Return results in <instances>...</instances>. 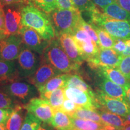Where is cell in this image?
Wrapping results in <instances>:
<instances>
[{
  "instance_id": "20",
  "label": "cell",
  "mask_w": 130,
  "mask_h": 130,
  "mask_svg": "<svg viewBox=\"0 0 130 130\" xmlns=\"http://www.w3.org/2000/svg\"><path fill=\"white\" fill-rule=\"evenodd\" d=\"M96 111L105 124L115 130H123L126 125L124 117L111 113L102 108L96 109Z\"/></svg>"
},
{
  "instance_id": "44",
  "label": "cell",
  "mask_w": 130,
  "mask_h": 130,
  "mask_svg": "<svg viewBox=\"0 0 130 130\" xmlns=\"http://www.w3.org/2000/svg\"><path fill=\"white\" fill-rule=\"evenodd\" d=\"M126 50L123 52L121 56L122 57L130 56V39L126 40Z\"/></svg>"
},
{
  "instance_id": "37",
  "label": "cell",
  "mask_w": 130,
  "mask_h": 130,
  "mask_svg": "<svg viewBox=\"0 0 130 130\" xmlns=\"http://www.w3.org/2000/svg\"><path fill=\"white\" fill-rule=\"evenodd\" d=\"M13 111V108H0V123L6 125Z\"/></svg>"
},
{
  "instance_id": "22",
  "label": "cell",
  "mask_w": 130,
  "mask_h": 130,
  "mask_svg": "<svg viewBox=\"0 0 130 130\" xmlns=\"http://www.w3.org/2000/svg\"><path fill=\"white\" fill-rule=\"evenodd\" d=\"M51 126L58 130H73L72 118L62 110H54Z\"/></svg>"
},
{
  "instance_id": "45",
  "label": "cell",
  "mask_w": 130,
  "mask_h": 130,
  "mask_svg": "<svg viewBox=\"0 0 130 130\" xmlns=\"http://www.w3.org/2000/svg\"><path fill=\"white\" fill-rule=\"evenodd\" d=\"M54 129V128L51 126V125L43 122L42 123L41 126H40V128L37 130H53Z\"/></svg>"
},
{
  "instance_id": "5",
  "label": "cell",
  "mask_w": 130,
  "mask_h": 130,
  "mask_svg": "<svg viewBox=\"0 0 130 130\" xmlns=\"http://www.w3.org/2000/svg\"><path fill=\"white\" fill-rule=\"evenodd\" d=\"M22 45L18 57L17 67L21 79H29L35 74L41 62V56Z\"/></svg>"
},
{
  "instance_id": "7",
  "label": "cell",
  "mask_w": 130,
  "mask_h": 130,
  "mask_svg": "<svg viewBox=\"0 0 130 130\" xmlns=\"http://www.w3.org/2000/svg\"><path fill=\"white\" fill-rule=\"evenodd\" d=\"M84 61H89L98 53L100 47L83 28L76 29L71 35Z\"/></svg>"
},
{
  "instance_id": "29",
  "label": "cell",
  "mask_w": 130,
  "mask_h": 130,
  "mask_svg": "<svg viewBox=\"0 0 130 130\" xmlns=\"http://www.w3.org/2000/svg\"><path fill=\"white\" fill-rule=\"evenodd\" d=\"M90 25L93 27L97 33L100 43V48H113L116 41V38L112 36L101 27L93 24Z\"/></svg>"
},
{
  "instance_id": "17",
  "label": "cell",
  "mask_w": 130,
  "mask_h": 130,
  "mask_svg": "<svg viewBox=\"0 0 130 130\" xmlns=\"http://www.w3.org/2000/svg\"><path fill=\"white\" fill-rule=\"evenodd\" d=\"M62 48L70 59L76 64L80 65L84 61L77 45L71 35L63 33L57 36Z\"/></svg>"
},
{
  "instance_id": "32",
  "label": "cell",
  "mask_w": 130,
  "mask_h": 130,
  "mask_svg": "<svg viewBox=\"0 0 130 130\" xmlns=\"http://www.w3.org/2000/svg\"><path fill=\"white\" fill-rule=\"evenodd\" d=\"M18 102L0 88V108H14Z\"/></svg>"
},
{
  "instance_id": "21",
  "label": "cell",
  "mask_w": 130,
  "mask_h": 130,
  "mask_svg": "<svg viewBox=\"0 0 130 130\" xmlns=\"http://www.w3.org/2000/svg\"><path fill=\"white\" fill-rule=\"evenodd\" d=\"M23 105L18 104L6 124V130H21L27 113Z\"/></svg>"
},
{
  "instance_id": "34",
  "label": "cell",
  "mask_w": 130,
  "mask_h": 130,
  "mask_svg": "<svg viewBox=\"0 0 130 130\" xmlns=\"http://www.w3.org/2000/svg\"><path fill=\"white\" fill-rule=\"evenodd\" d=\"M117 68L130 80V56L123 57Z\"/></svg>"
},
{
  "instance_id": "46",
  "label": "cell",
  "mask_w": 130,
  "mask_h": 130,
  "mask_svg": "<svg viewBox=\"0 0 130 130\" xmlns=\"http://www.w3.org/2000/svg\"><path fill=\"white\" fill-rule=\"evenodd\" d=\"M126 102L130 107V87L126 91Z\"/></svg>"
},
{
  "instance_id": "28",
  "label": "cell",
  "mask_w": 130,
  "mask_h": 130,
  "mask_svg": "<svg viewBox=\"0 0 130 130\" xmlns=\"http://www.w3.org/2000/svg\"><path fill=\"white\" fill-rule=\"evenodd\" d=\"M71 116L74 118H79L83 119L90 120V121L96 122L107 125L102 121L100 115L96 111V109L93 110L90 109V108L79 107L77 108V110Z\"/></svg>"
},
{
  "instance_id": "49",
  "label": "cell",
  "mask_w": 130,
  "mask_h": 130,
  "mask_svg": "<svg viewBox=\"0 0 130 130\" xmlns=\"http://www.w3.org/2000/svg\"><path fill=\"white\" fill-rule=\"evenodd\" d=\"M0 130H6V125L0 123Z\"/></svg>"
},
{
  "instance_id": "24",
  "label": "cell",
  "mask_w": 130,
  "mask_h": 130,
  "mask_svg": "<svg viewBox=\"0 0 130 130\" xmlns=\"http://www.w3.org/2000/svg\"><path fill=\"white\" fill-rule=\"evenodd\" d=\"M72 73L69 74L65 87L79 89L81 91L90 94L93 96H96L95 92H93L90 86L86 83L80 75L77 74H72Z\"/></svg>"
},
{
  "instance_id": "9",
  "label": "cell",
  "mask_w": 130,
  "mask_h": 130,
  "mask_svg": "<svg viewBox=\"0 0 130 130\" xmlns=\"http://www.w3.org/2000/svg\"><path fill=\"white\" fill-rule=\"evenodd\" d=\"M96 99L101 106L100 108L111 113L124 118L130 113V107L127 102L108 96L101 90L96 91Z\"/></svg>"
},
{
  "instance_id": "39",
  "label": "cell",
  "mask_w": 130,
  "mask_h": 130,
  "mask_svg": "<svg viewBox=\"0 0 130 130\" xmlns=\"http://www.w3.org/2000/svg\"><path fill=\"white\" fill-rule=\"evenodd\" d=\"M58 8L61 9H75L73 0H57Z\"/></svg>"
},
{
  "instance_id": "30",
  "label": "cell",
  "mask_w": 130,
  "mask_h": 130,
  "mask_svg": "<svg viewBox=\"0 0 130 130\" xmlns=\"http://www.w3.org/2000/svg\"><path fill=\"white\" fill-rule=\"evenodd\" d=\"M27 4H31L47 14L52 13L58 9L57 0H25Z\"/></svg>"
},
{
  "instance_id": "47",
  "label": "cell",
  "mask_w": 130,
  "mask_h": 130,
  "mask_svg": "<svg viewBox=\"0 0 130 130\" xmlns=\"http://www.w3.org/2000/svg\"><path fill=\"white\" fill-rule=\"evenodd\" d=\"M7 36H8L6 35V32L0 30V40L3 39L5 38V37H6Z\"/></svg>"
},
{
  "instance_id": "26",
  "label": "cell",
  "mask_w": 130,
  "mask_h": 130,
  "mask_svg": "<svg viewBox=\"0 0 130 130\" xmlns=\"http://www.w3.org/2000/svg\"><path fill=\"white\" fill-rule=\"evenodd\" d=\"M72 123L73 130H99L105 128L109 130H115L109 126L83 119L72 118Z\"/></svg>"
},
{
  "instance_id": "18",
  "label": "cell",
  "mask_w": 130,
  "mask_h": 130,
  "mask_svg": "<svg viewBox=\"0 0 130 130\" xmlns=\"http://www.w3.org/2000/svg\"><path fill=\"white\" fill-rule=\"evenodd\" d=\"M15 60H0V85L20 80Z\"/></svg>"
},
{
  "instance_id": "12",
  "label": "cell",
  "mask_w": 130,
  "mask_h": 130,
  "mask_svg": "<svg viewBox=\"0 0 130 130\" xmlns=\"http://www.w3.org/2000/svg\"><path fill=\"white\" fill-rule=\"evenodd\" d=\"M123 57L113 48H100L98 53L87 61L90 67L95 69L98 66L118 68Z\"/></svg>"
},
{
  "instance_id": "43",
  "label": "cell",
  "mask_w": 130,
  "mask_h": 130,
  "mask_svg": "<svg viewBox=\"0 0 130 130\" xmlns=\"http://www.w3.org/2000/svg\"><path fill=\"white\" fill-rule=\"evenodd\" d=\"M0 2L4 5H10V4H17L19 3H24L25 0H0Z\"/></svg>"
},
{
  "instance_id": "40",
  "label": "cell",
  "mask_w": 130,
  "mask_h": 130,
  "mask_svg": "<svg viewBox=\"0 0 130 130\" xmlns=\"http://www.w3.org/2000/svg\"><path fill=\"white\" fill-rule=\"evenodd\" d=\"M0 30L6 33V24H5V12L3 9V6L1 2H0Z\"/></svg>"
},
{
  "instance_id": "33",
  "label": "cell",
  "mask_w": 130,
  "mask_h": 130,
  "mask_svg": "<svg viewBox=\"0 0 130 130\" xmlns=\"http://www.w3.org/2000/svg\"><path fill=\"white\" fill-rule=\"evenodd\" d=\"M73 2L81 12L89 13L96 8L93 0H73Z\"/></svg>"
},
{
  "instance_id": "51",
  "label": "cell",
  "mask_w": 130,
  "mask_h": 130,
  "mask_svg": "<svg viewBox=\"0 0 130 130\" xmlns=\"http://www.w3.org/2000/svg\"><path fill=\"white\" fill-rule=\"evenodd\" d=\"M99 130H109V129H106V128H105V129H99Z\"/></svg>"
},
{
  "instance_id": "11",
  "label": "cell",
  "mask_w": 130,
  "mask_h": 130,
  "mask_svg": "<svg viewBox=\"0 0 130 130\" xmlns=\"http://www.w3.org/2000/svg\"><path fill=\"white\" fill-rule=\"evenodd\" d=\"M22 39L19 35H10L0 40V60H15L22 48Z\"/></svg>"
},
{
  "instance_id": "16",
  "label": "cell",
  "mask_w": 130,
  "mask_h": 130,
  "mask_svg": "<svg viewBox=\"0 0 130 130\" xmlns=\"http://www.w3.org/2000/svg\"><path fill=\"white\" fill-rule=\"evenodd\" d=\"M5 12V24L7 36L19 35L23 25L21 24V9L15 7L7 8Z\"/></svg>"
},
{
  "instance_id": "10",
  "label": "cell",
  "mask_w": 130,
  "mask_h": 130,
  "mask_svg": "<svg viewBox=\"0 0 130 130\" xmlns=\"http://www.w3.org/2000/svg\"><path fill=\"white\" fill-rule=\"evenodd\" d=\"M19 35L21 36L23 43L26 46L40 56L50 41L44 39L34 29L24 25L19 31Z\"/></svg>"
},
{
  "instance_id": "36",
  "label": "cell",
  "mask_w": 130,
  "mask_h": 130,
  "mask_svg": "<svg viewBox=\"0 0 130 130\" xmlns=\"http://www.w3.org/2000/svg\"><path fill=\"white\" fill-rule=\"evenodd\" d=\"M79 107V106H78L77 104L75 103L74 101H72V100L66 98L63 102L62 107H61L60 110L71 116L77 110V108Z\"/></svg>"
},
{
  "instance_id": "31",
  "label": "cell",
  "mask_w": 130,
  "mask_h": 130,
  "mask_svg": "<svg viewBox=\"0 0 130 130\" xmlns=\"http://www.w3.org/2000/svg\"><path fill=\"white\" fill-rule=\"evenodd\" d=\"M42 121L32 114L27 112L24 118L21 130H37L40 128Z\"/></svg>"
},
{
  "instance_id": "25",
  "label": "cell",
  "mask_w": 130,
  "mask_h": 130,
  "mask_svg": "<svg viewBox=\"0 0 130 130\" xmlns=\"http://www.w3.org/2000/svg\"><path fill=\"white\" fill-rule=\"evenodd\" d=\"M103 13L112 18L122 21L130 20V13L119 5L116 2L113 3L102 9Z\"/></svg>"
},
{
  "instance_id": "8",
  "label": "cell",
  "mask_w": 130,
  "mask_h": 130,
  "mask_svg": "<svg viewBox=\"0 0 130 130\" xmlns=\"http://www.w3.org/2000/svg\"><path fill=\"white\" fill-rule=\"evenodd\" d=\"M26 111L32 114L42 122L51 125L54 110L49 102L44 99L35 97L23 105Z\"/></svg>"
},
{
  "instance_id": "41",
  "label": "cell",
  "mask_w": 130,
  "mask_h": 130,
  "mask_svg": "<svg viewBox=\"0 0 130 130\" xmlns=\"http://www.w3.org/2000/svg\"><path fill=\"white\" fill-rule=\"evenodd\" d=\"M93 1L94 4L102 9L108 5L116 2V0H93Z\"/></svg>"
},
{
  "instance_id": "23",
  "label": "cell",
  "mask_w": 130,
  "mask_h": 130,
  "mask_svg": "<svg viewBox=\"0 0 130 130\" xmlns=\"http://www.w3.org/2000/svg\"><path fill=\"white\" fill-rule=\"evenodd\" d=\"M69 73H63L50 79L46 83L41 87H39L37 90L40 95L42 94L50 93L53 91L59 88H64L69 76Z\"/></svg>"
},
{
  "instance_id": "14",
  "label": "cell",
  "mask_w": 130,
  "mask_h": 130,
  "mask_svg": "<svg viewBox=\"0 0 130 130\" xmlns=\"http://www.w3.org/2000/svg\"><path fill=\"white\" fill-rule=\"evenodd\" d=\"M63 74L62 72L57 69L53 65L41 58L40 64L35 74L28 80L38 89L46 83L48 81L58 75Z\"/></svg>"
},
{
  "instance_id": "50",
  "label": "cell",
  "mask_w": 130,
  "mask_h": 130,
  "mask_svg": "<svg viewBox=\"0 0 130 130\" xmlns=\"http://www.w3.org/2000/svg\"><path fill=\"white\" fill-rule=\"evenodd\" d=\"M123 130H130V124L126 125L125 127L123 128Z\"/></svg>"
},
{
  "instance_id": "6",
  "label": "cell",
  "mask_w": 130,
  "mask_h": 130,
  "mask_svg": "<svg viewBox=\"0 0 130 130\" xmlns=\"http://www.w3.org/2000/svg\"><path fill=\"white\" fill-rule=\"evenodd\" d=\"M0 88L20 104H25L38 95L39 91L33 84L24 81H16L0 85Z\"/></svg>"
},
{
  "instance_id": "15",
  "label": "cell",
  "mask_w": 130,
  "mask_h": 130,
  "mask_svg": "<svg viewBox=\"0 0 130 130\" xmlns=\"http://www.w3.org/2000/svg\"><path fill=\"white\" fill-rule=\"evenodd\" d=\"M98 86L100 90L108 96L126 102V90L122 86L100 74H98Z\"/></svg>"
},
{
  "instance_id": "27",
  "label": "cell",
  "mask_w": 130,
  "mask_h": 130,
  "mask_svg": "<svg viewBox=\"0 0 130 130\" xmlns=\"http://www.w3.org/2000/svg\"><path fill=\"white\" fill-rule=\"evenodd\" d=\"M64 88H59L56 90L40 95V98L48 101L54 110H59L62 107L63 102L65 100Z\"/></svg>"
},
{
  "instance_id": "52",
  "label": "cell",
  "mask_w": 130,
  "mask_h": 130,
  "mask_svg": "<svg viewBox=\"0 0 130 130\" xmlns=\"http://www.w3.org/2000/svg\"><path fill=\"white\" fill-rule=\"evenodd\" d=\"M53 130H58V129H54Z\"/></svg>"
},
{
  "instance_id": "48",
  "label": "cell",
  "mask_w": 130,
  "mask_h": 130,
  "mask_svg": "<svg viewBox=\"0 0 130 130\" xmlns=\"http://www.w3.org/2000/svg\"><path fill=\"white\" fill-rule=\"evenodd\" d=\"M125 122H126V125L130 124V113L128 114L127 116H126L125 117Z\"/></svg>"
},
{
  "instance_id": "19",
  "label": "cell",
  "mask_w": 130,
  "mask_h": 130,
  "mask_svg": "<svg viewBox=\"0 0 130 130\" xmlns=\"http://www.w3.org/2000/svg\"><path fill=\"white\" fill-rule=\"evenodd\" d=\"M98 73L104 76L108 79L122 86L126 91L130 87V80L122 73L117 68L110 66H98Z\"/></svg>"
},
{
  "instance_id": "13",
  "label": "cell",
  "mask_w": 130,
  "mask_h": 130,
  "mask_svg": "<svg viewBox=\"0 0 130 130\" xmlns=\"http://www.w3.org/2000/svg\"><path fill=\"white\" fill-rule=\"evenodd\" d=\"M64 91L65 98L72 100L79 107L93 110L100 108L96 96L75 88L65 87Z\"/></svg>"
},
{
  "instance_id": "38",
  "label": "cell",
  "mask_w": 130,
  "mask_h": 130,
  "mask_svg": "<svg viewBox=\"0 0 130 130\" xmlns=\"http://www.w3.org/2000/svg\"><path fill=\"white\" fill-rule=\"evenodd\" d=\"M126 40L121 39H116L115 45H114L113 49L117 53L122 54L123 51L126 50Z\"/></svg>"
},
{
  "instance_id": "35",
  "label": "cell",
  "mask_w": 130,
  "mask_h": 130,
  "mask_svg": "<svg viewBox=\"0 0 130 130\" xmlns=\"http://www.w3.org/2000/svg\"><path fill=\"white\" fill-rule=\"evenodd\" d=\"M80 27L81 28H83L84 30L87 31V33L90 35V36L92 37V39H93L94 42L98 45V46L100 47V43H99V39L98 37L97 33L95 30V29L93 28V27L90 25L89 23L86 22L84 19H83L81 21Z\"/></svg>"
},
{
  "instance_id": "3",
  "label": "cell",
  "mask_w": 130,
  "mask_h": 130,
  "mask_svg": "<svg viewBox=\"0 0 130 130\" xmlns=\"http://www.w3.org/2000/svg\"><path fill=\"white\" fill-rule=\"evenodd\" d=\"M41 58L63 73L74 72L80 66L70 59L61 46L58 37L50 40L41 55Z\"/></svg>"
},
{
  "instance_id": "1",
  "label": "cell",
  "mask_w": 130,
  "mask_h": 130,
  "mask_svg": "<svg viewBox=\"0 0 130 130\" xmlns=\"http://www.w3.org/2000/svg\"><path fill=\"white\" fill-rule=\"evenodd\" d=\"M21 24L30 27L43 39L51 40L56 36L53 21L48 14L31 4H27L21 9Z\"/></svg>"
},
{
  "instance_id": "4",
  "label": "cell",
  "mask_w": 130,
  "mask_h": 130,
  "mask_svg": "<svg viewBox=\"0 0 130 130\" xmlns=\"http://www.w3.org/2000/svg\"><path fill=\"white\" fill-rule=\"evenodd\" d=\"M83 18L78 9H57L52 13V21L56 36L63 33L72 35L79 27Z\"/></svg>"
},
{
  "instance_id": "2",
  "label": "cell",
  "mask_w": 130,
  "mask_h": 130,
  "mask_svg": "<svg viewBox=\"0 0 130 130\" xmlns=\"http://www.w3.org/2000/svg\"><path fill=\"white\" fill-rule=\"evenodd\" d=\"M88 14L90 18L89 24L101 27L116 39H130V20L122 21L112 18L101 12L97 7Z\"/></svg>"
},
{
  "instance_id": "42",
  "label": "cell",
  "mask_w": 130,
  "mask_h": 130,
  "mask_svg": "<svg viewBox=\"0 0 130 130\" xmlns=\"http://www.w3.org/2000/svg\"><path fill=\"white\" fill-rule=\"evenodd\" d=\"M116 2L130 13V0H116Z\"/></svg>"
}]
</instances>
